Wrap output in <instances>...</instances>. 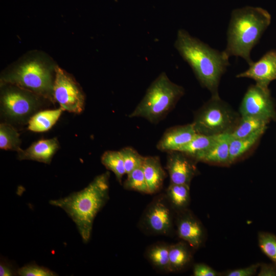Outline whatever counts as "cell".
Returning a JSON list of instances; mask_svg holds the SVG:
<instances>
[{
  "mask_svg": "<svg viewBox=\"0 0 276 276\" xmlns=\"http://www.w3.org/2000/svg\"><path fill=\"white\" fill-rule=\"evenodd\" d=\"M196 133L193 123L169 128L164 133L156 147L163 152L178 151L189 143Z\"/></svg>",
  "mask_w": 276,
  "mask_h": 276,
  "instance_id": "obj_14",
  "label": "cell"
},
{
  "mask_svg": "<svg viewBox=\"0 0 276 276\" xmlns=\"http://www.w3.org/2000/svg\"><path fill=\"white\" fill-rule=\"evenodd\" d=\"M270 22V14L262 8L245 7L234 10L227 31L225 53L228 57H241L250 64L251 51Z\"/></svg>",
  "mask_w": 276,
  "mask_h": 276,
  "instance_id": "obj_3",
  "label": "cell"
},
{
  "mask_svg": "<svg viewBox=\"0 0 276 276\" xmlns=\"http://www.w3.org/2000/svg\"><path fill=\"white\" fill-rule=\"evenodd\" d=\"M248 70L238 75V78H249L256 82V84L265 88L276 79V50L267 52L257 62L249 65Z\"/></svg>",
  "mask_w": 276,
  "mask_h": 276,
  "instance_id": "obj_13",
  "label": "cell"
},
{
  "mask_svg": "<svg viewBox=\"0 0 276 276\" xmlns=\"http://www.w3.org/2000/svg\"><path fill=\"white\" fill-rule=\"evenodd\" d=\"M150 194H156L163 188L167 174L157 156L145 157L142 165Z\"/></svg>",
  "mask_w": 276,
  "mask_h": 276,
  "instance_id": "obj_17",
  "label": "cell"
},
{
  "mask_svg": "<svg viewBox=\"0 0 276 276\" xmlns=\"http://www.w3.org/2000/svg\"><path fill=\"white\" fill-rule=\"evenodd\" d=\"M123 187L127 190L150 194L142 166L127 174V177L124 182Z\"/></svg>",
  "mask_w": 276,
  "mask_h": 276,
  "instance_id": "obj_27",
  "label": "cell"
},
{
  "mask_svg": "<svg viewBox=\"0 0 276 276\" xmlns=\"http://www.w3.org/2000/svg\"><path fill=\"white\" fill-rule=\"evenodd\" d=\"M170 244L157 242L149 246L145 252V258L157 271L170 272L169 266Z\"/></svg>",
  "mask_w": 276,
  "mask_h": 276,
  "instance_id": "obj_18",
  "label": "cell"
},
{
  "mask_svg": "<svg viewBox=\"0 0 276 276\" xmlns=\"http://www.w3.org/2000/svg\"><path fill=\"white\" fill-rule=\"evenodd\" d=\"M17 270H16L9 262L1 259L0 263V275L1 276H11L15 275L17 274Z\"/></svg>",
  "mask_w": 276,
  "mask_h": 276,
  "instance_id": "obj_33",
  "label": "cell"
},
{
  "mask_svg": "<svg viewBox=\"0 0 276 276\" xmlns=\"http://www.w3.org/2000/svg\"><path fill=\"white\" fill-rule=\"evenodd\" d=\"M237 118L218 96L212 99L196 113L192 123L197 133L208 135L232 132Z\"/></svg>",
  "mask_w": 276,
  "mask_h": 276,
  "instance_id": "obj_7",
  "label": "cell"
},
{
  "mask_svg": "<svg viewBox=\"0 0 276 276\" xmlns=\"http://www.w3.org/2000/svg\"><path fill=\"white\" fill-rule=\"evenodd\" d=\"M175 215L165 193H161L146 206L138 227L147 235L171 236L174 229Z\"/></svg>",
  "mask_w": 276,
  "mask_h": 276,
  "instance_id": "obj_8",
  "label": "cell"
},
{
  "mask_svg": "<svg viewBox=\"0 0 276 276\" xmlns=\"http://www.w3.org/2000/svg\"><path fill=\"white\" fill-rule=\"evenodd\" d=\"M241 117L254 116L270 121L276 117V112L268 88L257 84L249 87L240 108Z\"/></svg>",
  "mask_w": 276,
  "mask_h": 276,
  "instance_id": "obj_10",
  "label": "cell"
},
{
  "mask_svg": "<svg viewBox=\"0 0 276 276\" xmlns=\"http://www.w3.org/2000/svg\"><path fill=\"white\" fill-rule=\"evenodd\" d=\"M192 157L178 151L168 152L166 169L170 183L190 185L197 170Z\"/></svg>",
  "mask_w": 276,
  "mask_h": 276,
  "instance_id": "obj_12",
  "label": "cell"
},
{
  "mask_svg": "<svg viewBox=\"0 0 276 276\" xmlns=\"http://www.w3.org/2000/svg\"><path fill=\"white\" fill-rule=\"evenodd\" d=\"M101 161L107 170L113 172L117 181L121 183L123 176L126 173L120 150L105 151L101 157Z\"/></svg>",
  "mask_w": 276,
  "mask_h": 276,
  "instance_id": "obj_25",
  "label": "cell"
},
{
  "mask_svg": "<svg viewBox=\"0 0 276 276\" xmlns=\"http://www.w3.org/2000/svg\"><path fill=\"white\" fill-rule=\"evenodd\" d=\"M176 233L191 248L200 247L205 241V232L201 221L188 209L176 213Z\"/></svg>",
  "mask_w": 276,
  "mask_h": 276,
  "instance_id": "obj_11",
  "label": "cell"
},
{
  "mask_svg": "<svg viewBox=\"0 0 276 276\" xmlns=\"http://www.w3.org/2000/svg\"><path fill=\"white\" fill-rule=\"evenodd\" d=\"M165 194L175 213L188 209L190 202L189 185L170 183Z\"/></svg>",
  "mask_w": 276,
  "mask_h": 276,
  "instance_id": "obj_20",
  "label": "cell"
},
{
  "mask_svg": "<svg viewBox=\"0 0 276 276\" xmlns=\"http://www.w3.org/2000/svg\"><path fill=\"white\" fill-rule=\"evenodd\" d=\"M259 266L260 264L257 263L246 267L228 270L225 273L224 275L226 276H252L256 273Z\"/></svg>",
  "mask_w": 276,
  "mask_h": 276,
  "instance_id": "obj_31",
  "label": "cell"
},
{
  "mask_svg": "<svg viewBox=\"0 0 276 276\" xmlns=\"http://www.w3.org/2000/svg\"><path fill=\"white\" fill-rule=\"evenodd\" d=\"M53 98L63 110L80 113L84 109L85 96L81 88L71 76L57 66L55 67Z\"/></svg>",
  "mask_w": 276,
  "mask_h": 276,
  "instance_id": "obj_9",
  "label": "cell"
},
{
  "mask_svg": "<svg viewBox=\"0 0 276 276\" xmlns=\"http://www.w3.org/2000/svg\"><path fill=\"white\" fill-rule=\"evenodd\" d=\"M42 99H45L16 85H1V117L11 125L28 123L43 105Z\"/></svg>",
  "mask_w": 276,
  "mask_h": 276,
  "instance_id": "obj_6",
  "label": "cell"
},
{
  "mask_svg": "<svg viewBox=\"0 0 276 276\" xmlns=\"http://www.w3.org/2000/svg\"><path fill=\"white\" fill-rule=\"evenodd\" d=\"M124 160L126 174L142 166L145 157L130 147H126L120 150Z\"/></svg>",
  "mask_w": 276,
  "mask_h": 276,
  "instance_id": "obj_28",
  "label": "cell"
},
{
  "mask_svg": "<svg viewBox=\"0 0 276 276\" xmlns=\"http://www.w3.org/2000/svg\"><path fill=\"white\" fill-rule=\"evenodd\" d=\"M258 276H276V265L260 264Z\"/></svg>",
  "mask_w": 276,
  "mask_h": 276,
  "instance_id": "obj_34",
  "label": "cell"
},
{
  "mask_svg": "<svg viewBox=\"0 0 276 276\" xmlns=\"http://www.w3.org/2000/svg\"><path fill=\"white\" fill-rule=\"evenodd\" d=\"M259 245L263 251L276 265V236L266 232L258 234Z\"/></svg>",
  "mask_w": 276,
  "mask_h": 276,
  "instance_id": "obj_29",
  "label": "cell"
},
{
  "mask_svg": "<svg viewBox=\"0 0 276 276\" xmlns=\"http://www.w3.org/2000/svg\"><path fill=\"white\" fill-rule=\"evenodd\" d=\"M174 47L191 66L200 84L213 96H218L221 77L229 65V57L224 51L212 49L183 29L178 30Z\"/></svg>",
  "mask_w": 276,
  "mask_h": 276,
  "instance_id": "obj_1",
  "label": "cell"
},
{
  "mask_svg": "<svg viewBox=\"0 0 276 276\" xmlns=\"http://www.w3.org/2000/svg\"><path fill=\"white\" fill-rule=\"evenodd\" d=\"M194 276H217L219 273L209 265L204 263H196L193 268Z\"/></svg>",
  "mask_w": 276,
  "mask_h": 276,
  "instance_id": "obj_32",
  "label": "cell"
},
{
  "mask_svg": "<svg viewBox=\"0 0 276 276\" xmlns=\"http://www.w3.org/2000/svg\"><path fill=\"white\" fill-rule=\"evenodd\" d=\"M269 122L257 117H241L240 122L231 132V136L232 138L246 137L260 129L266 128Z\"/></svg>",
  "mask_w": 276,
  "mask_h": 276,
  "instance_id": "obj_23",
  "label": "cell"
},
{
  "mask_svg": "<svg viewBox=\"0 0 276 276\" xmlns=\"http://www.w3.org/2000/svg\"><path fill=\"white\" fill-rule=\"evenodd\" d=\"M265 129L266 128L260 129L244 137H232L229 148L230 164L234 162L250 149L257 143Z\"/></svg>",
  "mask_w": 276,
  "mask_h": 276,
  "instance_id": "obj_22",
  "label": "cell"
},
{
  "mask_svg": "<svg viewBox=\"0 0 276 276\" xmlns=\"http://www.w3.org/2000/svg\"><path fill=\"white\" fill-rule=\"evenodd\" d=\"M21 140L17 130L12 125L3 122L0 125V148L6 150L19 151Z\"/></svg>",
  "mask_w": 276,
  "mask_h": 276,
  "instance_id": "obj_26",
  "label": "cell"
},
{
  "mask_svg": "<svg viewBox=\"0 0 276 276\" xmlns=\"http://www.w3.org/2000/svg\"><path fill=\"white\" fill-rule=\"evenodd\" d=\"M17 274L21 276H54L56 273L50 269L35 263L27 264L18 269Z\"/></svg>",
  "mask_w": 276,
  "mask_h": 276,
  "instance_id": "obj_30",
  "label": "cell"
},
{
  "mask_svg": "<svg viewBox=\"0 0 276 276\" xmlns=\"http://www.w3.org/2000/svg\"><path fill=\"white\" fill-rule=\"evenodd\" d=\"M62 111L63 109L60 107L38 111L29 120L28 129L37 132L49 130L58 120Z\"/></svg>",
  "mask_w": 276,
  "mask_h": 276,
  "instance_id": "obj_21",
  "label": "cell"
},
{
  "mask_svg": "<svg viewBox=\"0 0 276 276\" xmlns=\"http://www.w3.org/2000/svg\"><path fill=\"white\" fill-rule=\"evenodd\" d=\"M55 67L39 57L25 59L1 77V85H16L54 103Z\"/></svg>",
  "mask_w": 276,
  "mask_h": 276,
  "instance_id": "obj_4",
  "label": "cell"
},
{
  "mask_svg": "<svg viewBox=\"0 0 276 276\" xmlns=\"http://www.w3.org/2000/svg\"><path fill=\"white\" fill-rule=\"evenodd\" d=\"M219 135H208L196 133L192 140L178 151L181 152L193 159L198 154L209 149L216 141Z\"/></svg>",
  "mask_w": 276,
  "mask_h": 276,
  "instance_id": "obj_24",
  "label": "cell"
},
{
  "mask_svg": "<svg viewBox=\"0 0 276 276\" xmlns=\"http://www.w3.org/2000/svg\"><path fill=\"white\" fill-rule=\"evenodd\" d=\"M231 132L219 134L215 143L207 150L196 155L194 159L208 163L229 164V143Z\"/></svg>",
  "mask_w": 276,
  "mask_h": 276,
  "instance_id": "obj_16",
  "label": "cell"
},
{
  "mask_svg": "<svg viewBox=\"0 0 276 276\" xmlns=\"http://www.w3.org/2000/svg\"><path fill=\"white\" fill-rule=\"evenodd\" d=\"M59 147L60 145L56 137L40 140L32 143L27 149H20L18 151V159L50 164Z\"/></svg>",
  "mask_w": 276,
  "mask_h": 276,
  "instance_id": "obj_15",
  "label": "cell"
},
{
  "mask_svg": "<svg viewBox=\"0 0 276 276\" xmlns=\"http://www.w3.org/2000/svg\"><path fill=\"white\" fill-rule=\"evenodd\" d=\"M184 88L162 72L151 83L129 118H143L151 123L162 120L184 94Z\"/></svg>",
  "mask_w": 276,
  "mask_h": 276,
  "instance_id": "obj_5",
  "label": "cell"
},
{
  "mask_svg": "<svg viewBox=\"0 0 276 276\" xmlns=\"http://www.w3.org/2000/svg\"><path fill=\"white\" fill-rule=\"evenodd\" d=\"M109 176L107 171L97 176L83 190L49 201L63 209L72 219L84 243L90 239L96 216L109 199Z\"/></svg>",
  "mask_w": 276,
  "mask_h": 276,
  "instance_id": "obj_2",
  "label": "cell"
},
{
  "mask_svg": "<svg viewBox=\"0 0 276 276\" xmlns=\"http://www.w3.org/2000/svg\"><path fill=\"white\" fill-rule=\"evenodd\" d=\"M191 247L181 241L169 246V266L170 272H178L185 269L193 259Z\"/></svg>",
  "mask_w": 276,
  "mask_h": 276,
  "instance_id": "obj_19",
  "label": "cell"
}]
</instances>
